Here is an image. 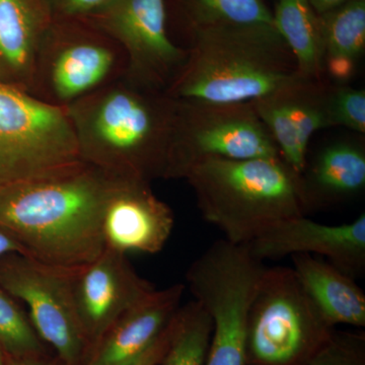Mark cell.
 <instances>
[{
  "mask_svg": "<svg viewBox=\"0 0 365 365\" xmlns=\"http://www.w3.org/2000/svg\"><path fill=\"white\" fill-rule=\"evenodd\" d=\"M115 177L83 160L0 188V222L29 256L74 268L106 249L103 212Z\"/></svg>",
  "mask_w": 365,
  "mask_h": 365,
  "instance_id": "cell-1",
  "label": "cell"
},
{
  "mask_svg": "<svg viewBox=\"0 0 365 365\" xmlns=\"http://www.w3.org/2000/svg\"><path fill=\"white\" fill-rule=\"evenodd\" d=\"M181 283L155 289L122 314L91 348L83 365H134L157 342L181 307Z\"/></svg>",
  "mask_w": 365,
  "mask_h": 365,
  "instance_id": "cell-16",
  "label": "cell"
},
{
  "mask_svg": "<svg viewBox=\"0 0 365 365\" xmlns=\"http://www.w3.org/2000/svg\"><path fill=\"white\" fill-rule=\"evenodd\" d=\"M357 62L359 61L343 55H325V74L336 85H347L356 72Z\"/></svg>",
  "mask_w": 365,
  "mask_h": 365,
  "instance_id": "cell-28",
  "label": "cell"
},
{
  "mask_svg": "<svg viewBox=\"0 0 365 365\" xmlns=\"http://www.w3.org/2000/svg\"><path fill=\"white\" fill-rule=\"evenodd\" d=\"M329 88L330 83L325 79L300 78L251 102L272 135L281 158L297 174L306 168L311 137L332 127L328 111Z\"/></svg>",
  "mask_w": 365,
  "mask_h": 365,
  "instance_id": "cell-15",
  "label": "cell"
},
{
  "mask_svg": "<svg viewBox=\"0 0 365 365\" xmlns=\"http://www.w3.org/2000/svg\"><path fill=\"white\" fill-rule=\"evenodd\" d=\"M7 362H9V365H63L58 359L57 361H50V360L46 359V357L44 359L21 360L7 359Z\"/></svg>",
  "mask_w": 365,
  "mask_h": 365,
  "instance_id": "cell-32",
  "label": "cell"
},
{
  "mask_svg": "<svg viewBox=\"0 0 365 365\" xmlns=\"http://www.w3.org/2000/svg\"><path fill=\"white\" fill-rule=\"evenodd\" d=\"M174 227V212L150 182L114 178L103 212L106 248L126 255L160 253Z\"/></svg>",
  "mask_w": 365,
  "mask_h": 365,
  "instance_id": "cell-14",
  "label": "cell"
},
{
  "mask_svg": "<svg viewBox=\"0 0 365 365\" xmlns=\"http://www.w3.org/2000/svg\"><path fill=\"white\" fill-rule=\"evenodd\" d=\"M265 267L245 245L225 239L190 265L187 285L212 321L205 365H247V319Z\"/></svg>",
  "mask_w": 365,
  "mask_h": 365,
  "instance_id": "cell-6",
  "label": "cell"
},
{
  "mask_svg": "<svg viewBox=\"0 0 365 365\" xmlns=\"http://www.w3.org/2000/svg\"><path fill=\"white\" fill-rule=\"evenodd\" d=\"M173 318L172 321L167 327L160 337L158 338L157 342L155 343L150 349L148 350L143 357L138 360L134 365H158L162 360L163 355L169 347L170 337L173 332Z\"/></svg>",
  "mask_w": 365,
  "mask_h": 365,
  "instance_id": "cell-29",
  "label": "cell"
},
{
  "mask_svg": "<svg viewBox=\"0 0 365 365\" xmlns=\"http://www.w3.org/2000/svg\"><path fill=\"white\" fill-rule=\"evenodd\" d=\"M52 20H88L113 0H43Z\"/></svg>",
  "mask_w": 365,
  "mask_h": 365,
  "instance_id": "cell-27",
  "label": "cell"
},
{
  "mask_svg": "<svg viewBox=\"0 0 365 365\" xmlns=\"http://www.w3.org/2000/svg\"><path fill=\"white\" fill-rule=\"evenodd\" d=\"M311 6H313L314 11L321 16L327 11H332L341 4H345L348 0H309Z\"/></svg>",
  "mask_w": 365,
  "mask_h": 365,
  "instance_id": "cell-31",
  "label": "cell"
},
{
  "mask_svg": "<svg viewBox=\"0 0 365 365\" xmlns=\"http://www.w3.org/2000/svg\"><path fill=\"white\" fill-rule=\"evenodd\" d=\"M52 21L43 0H0V83L30 93Z\"/></svg>",
  "mask_w": 365,
  "mask_h": 365,
  "instance_id": "cell-17",
  "label": "cell"
},
{
  "mask_svg": "<svg viewBox=\"0 0 365 365\" xmlns=\"http://www.w3.org/2000/svg\"><path fill=\"white\" fill-rule=\"evenodd\" d=\"M81 160L66 109L0 83V188Z\"/></svg>",
  "mask_w": 365,
  "mask_h": 365,
  "instance_id": "cell-8",
  "label": "cell"
},
{
  "mask_svg": "<svg viewBox=\"0 0 365 365\" xmlns=\"http://www.w3.org/2000/svg\"><path fill=\"white\" fill-rule=\"evenodd\" d=\"M304 365H365L364 338L334 333L330 342Z\"/></svg>",
  "mask_w": 365,
  "mask_h": 365,
  "instance_id": "cell-26",
  "label": "cell"
},
{
  "mask_svg": "<svg viewBox=\"0 0 365 365\" xmlns=\"http://www.w3.org/2000/svg\"><path fill=\"white\" fill-rule=\"evenodd\" d=\"M0 287L25 302L36 333L51 346L62 364H85L91 345L74 309L69 268L26 255H6L0 258Z\"/></svg>",
  "mask_w": 365,
  "mask_h": 365,
  "instance_id": "cell-10",
  "label": "cell"
},
{
  "mask_svg": "<svg viewBox=\"0 0 365 365\" xmlns=\"http://www.w3.org/2000/svg\"><path fill=\"white\" fill-rule=\"evenodd\" d=\"M245 246L261 262L297 254L319 255L356 279L365 273V215L338 225L294 216L276 223Z\"/></svg>",
  "mask_w": 365,
  "mask_h": 365,
  "instance_id": "cell-13",
  "label": "cell"
},
{
  "mask_svg": "<svg viewBox=\"0 0 365 365\" xmlns=\"http://www.w3.org/2000/svg\"><path fill=\"white\" fill-rule=\"evenodd\" d=\"M69 282L91 349L122 314L155 289L136 272L126 254L108 248L90 263L69 268Z\"/></svg>",
  "mask_w": 365,
  "mask_h": 365,
  "instance_id": "cell-12",
  "label": "cell"
},
{
  "mask_svg": "<svg viewBox=\"0 0 365 365\" xmlns=\"http://www.w3.org/2000/svg\"><path fill=\"white\" fill-rule=\"evenodd\" d=\"M9 254H21L29 256L21 242L0 222V258Z\"/></svg>",
  "mask_w": 365,
  "mask_h": 365,
  "instance_id": "cell-30",
  "label": "cell"
},
{
  "mask_svg": "<svg viewBox=\"0 0 365 365\" xmlns=\"http://www.w3.org/2000/svg\"><path fill=\"white\" fill-rule=\"evenodd\" d=\"M292 260L302 285L333 326H365V294L356 279L312 255H292Z\"/></svg>",
  "mask_w": 365,
  "mask_h": 365,
  "instance_id": "cell-19",
  "label": "cell"
},
{
  "mask_svg": "<svg viewBox=\"0 0 365 365\" xmlns=\"http://www.w3.org/2000/svg\"><path fill=\"white\" fill-rule=\"evenodd\" d=\"M302 177L309 211L351 200L365 188V150L356 141L340 140L325 146Z\"/></svg>",
  "mask_w": 365,
  "mask_h": 365,
  "instance_id": "cell-18",
  "label": "cell"
},
{
  "mask_svg": "<svg viewBox=\"0 0 365 365\" xmlns=\"http://www.w3.org/2000/svg\"><path fill=\"white\" fill-rule=\"evenodd\" d=\"M333 328L294 268L265 267L247 319V365H304Z\"/></svg>",
  "mask_w": 365,
  "mask_h": 365,
  "instance_id": "cell-5",
  "label": "cell"
},
{
  "mask_svg": "<svg viewBox=\"0 0 365 365\" xmlns=\"http://www.w3.org/2000/svg\"><path fill=\"white\" fill-rule=\"evenodd\" d=\"M0 365H9L6 353L4 352L1 347H0Z\"/></svg>",
  "mask_w": 365,
  "mask_h": 365,
  "instance_id": "cell-33",
  "label": "cell"
},
{
  "mask_svg": "<svg viewBox=\"0 0 365 365\" xmlns=\"http://www.w3.org/2000/svg\"><path fill=\"white\" fill-rule=\"evenodd\" d=\"M190 32L210 29H275L263 0H176Z\"/></svg>",
  "mask_w": 365,
  "mask_h": 365,
  "instance_id": "cell-21",
  "label": "cell"
},
{
  "mask_svg": "<svg viewBox=\"0 0 365 365\" xmlns=\"http://www.w3.org/2000/svg\"><path fill=\"white\" fill-rule=\"evenodd\" d=\"M165 0H113L88 21L116 41L126 56L124 78L137 86L167 93L188 59V49L168 33Z\"/></svg>",
  "mask_w": 365,
  "mask_h": 365,
  "instance_id": "cell-11",
  "label": "cell"
},
{
  "mask_svg": "<svg viewBox=\"0 0 365 365\" xmlns=\"http://www.w3.org/2000/svg\"><path fill=\"white\" fill-rule=\"evenodd\" d=\"M177 101L123 78L67 108L83 162L112 177L167 178Z\"/></svg>",
  "mask_w": 365,
  "mask_h": 365,
  "instance_id": "cell-2",
  "label": "cell"
},
{
  "mask_svg": "<svg viewBox=\"0 0 365 365\" xmlns=\"http://www.w3.org/2000/svg\"><path fill=\"white\" fill-rule=\"evenodd\" d=\"M272 14L276 31L292 52L300 78L324 79L326 52L321 21L309 0H277Z\"/></svg>",
  "mask_w": 365,
  "mask_h": 365,
  "instance_id": "cell-20",
  "label": "cell"
},
{
  "mask_svg": "<svg viewBox=\"0 0 365 365\" xmlns=\"http://www.w3.org/2000/svg\"><path fill=\"white\" fill-rule=\"evenodd\" d=\"M319 16L326 55L359 61L365 49V0H348Z\"/></svg>",
  "mask_w": 365,
  "mask_h": 365,
  "instance_id": "cell-23",
  "label": "cell"
},
{
  "mask_svg": "<svg viewBox=\"0 0 365 365\" xmlns=\"http://www.w3.org/2000/svg\"><path fill=\"white\" fill-rule=\"evenodd\" d=\"M176 101L165 180L184 179L194 165L209 158L280 157L272 135L251 102L215 104Z\"/></svg>",
  "mask_w": 365,
  "mask_h": 365,
  "instance_id": "cell-9",
  "label": "cell"
},
{
  "mask_svg": "<svg viewBox=\"0 0 365 365\" xmlns=\"http://www.w3.org/2000/svg\"><path fill=\"white\" fill-rule=\"evenodd\" d=\"M127 61L116 41L83 20H53L41 45L30 93L67 109L123 78Z\"/></svg>",
  "mask_w": 365,
  "mask_h": 365,
  "instance_id": "cell-7",
  "label": "cell"
},
{
  "mask_svg": "<svg viewBox=\"0 0 365 365\" xmlns=\"http://www.w3.org/2000/svg\"><path fill=\"white\" fill-rule=\"evenodd\" d=\"M212 321L201 304L181 306L173 321L169 347L158 365H205Z\"/></svg>",
  "mask_w": 365,
  "mask_h": 365,
  "instance_id": "cell-22",
  "label": "cell"
},
{
  "mask_svg": "<svg viewBox=\"0 0 365 365\" xmlns=\"http://www.w3.org/2000/svg\"><path fill=\"white\" fill-rule=\"evenodd\" d=\"M188 59L168 95L215 104L252 102L302 78L276 29L191 33Z\"/></svg>",
  "mask_w": 365,
  "mask_h": 365,
  "instance_id": "cell-3",
  "label": "cell"
},
{
  "mask_svg": "<svg viewBox=\"0 0 365 365\" xmlns=\"http://www.w3.org/2000/svg\"><path fill=\"white\" fill-rule=\"evenodd\" d=\"M184 180L204 220L246 245L281 220L309 213L302 177L282 158H209Z\"/></svg>",
  "mask_w": 365,
  "mask_h": 365,
  "instance_id": "cell-4",
  "label": "cell"
},
{
  "mask_svg": "<svg viewBox=\"0 0 365 365\" xmlns=\"http://www.w3.org/2000/svg\"><path fill=\"white\" fill-rule=\"evenodd\" d=\"M328 111L331 126H343L364 134L365 91L362 88L330 83Z\"/></svg>",
  "mask_w": 365,
  "mask_h": 365,
  "instance_id": "cell-25",
  "label": "cell"
},
{
  "mask_svg": "<svg viewBox=\"0 0 365 365\" xmlns=\"http://www.w3.org/2000/svg\"><path fill=\"white\" fill-rule=\"evenodd\" d=\"M30 319L0 287V347L9 359H44V346Z\"/></svg>",
  "mask_w": 365,
  "mask_h": 365,
  "instance_id": "cell-24",
  "label": "cell"
}]
</instances>
